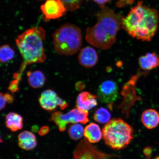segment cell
<instances>
[{
    "mask_svg": "<svg viewBox=\"0 0 159 159\" xmlns=\"http://www.w3.org/2000/svg\"><path fill=\"white\" fill-rule=\"evenodd\" d=\"M5 98L7 101V103L9 104H11L12 103L13 101V98L12 95L8 94V93H6V94H4Z\"/></svg>",
    "mask_w": 159,
    "mask_h": 159,
    "instance_id": "26",
    "label": "cell"
},
{
    "mask_svg": "<svg viewBox=\"0 0 159 159\" xmlns=\"http://www.w3.org/2000/svg\"><path fill=\"white\" fill-rule=\"evenodd\" d=\"M49 129L48 127L47 126H43L42 127L40 130L39 132V134L41 136H43L46 134H47L49 132Z\"/></svg>",
    "mask_w": 159,
    "mask_h": 159,
    "instance_id": "25",
    "label": "cell"
},
{
    "mask_svg": "<svg viewBox=\"0 0 159 159\" xmlns=\"http://www.w3.org/2000/svg\"><path fill=\"white\" fill-rule=\"evenodd\" d=\"M88 1H89V0H88ZM92 1L98 4V5H100V7H101L105 6V4L109 2L111 0H92Z\"/></svg>",
    "mask_w": 159,
    "mask_h": 159,
    "instance_id": "24",
    "label": "cell"
},
{
    "mask_svg": "<svg viewBox=\"0 0 159 159\" xmlns=\"http://www.w3.org/2000/svg\"><path fill=\"white\" fill-rule=\"evenodd\" d=\"M53 45L59 55H72L80 49L82 34L78 27L67 23L56 30L53 34Z\"/></svg>",
    "mask_w": 159,
    "mask_h": 159,
    "instance_id": "4",
    "label": "cell"
},
{
    "mask_svg": "<svg viewBox=\"0 0 159 159\" xmlns=\"http://www.w3.org/2000/svg\"><path fill=\"white\" fill-rule=\"evenodd\" d=\"M7 101L5 98L3 94L1 93L0 94V109L2 110L5 108Z\"/></svg>",
    "mask_w": 159,
    "mask_h": 159,
    "instance_id": "23",
    "label": "cell"
},
{
    "mask_svg": "<svg viewBox=\"0 0 159 159\" xmlns=\"http://www.w3.org/2000/svg\"><path fill=\"white\" fill-rule=\"evenodd\" d=\"M15 55V52L10 46L4 45L1 46L0 49V61L5 63L11 60Z\"/></svg>",
    "mask_w": 159,
    "mask_h": 159,
    "instance_id": "19",
    "label": "cell"
},
{
    "mask_svg": "<svg viewBox=\"0 0 159 159\" xmlns=\"http://www.w3.org/2000/svg\"><path fill=\"white\" fill-rule=\"evenodd\" d=\"M84 128L80 124H75L69 127L68 132L70 136L75 140H78L82 138L84 133Z\"/></svg>",
    "mask_w": 159,
    "mask_h": 159,
    "instance_id": "20",
    "label": "cell"
},
{
    "mask_svg": "<svg viewBox=\"0 0 159 159\" xmlns=\"http://www.w3.org/2000/svg\"><path fill=\"white\" fill-rule=\"evenodd\" d=\"M98 53L93 48L87 47L81 49L78 56L79 63L83 66L91 68L97 64L98 61Z\"/></svg>",
    "mask_w": 159,
    "mask_h": 159,
    "instance_id": "10",
    "label": "cell"
},
{
    "mask_svg": "<svg viewBox=\"0 0 159 159\" xmlns=\"http://www.w3.org/2000/svg\"><path fill=\"white\" fill-rule=\"evenodd\" d=\"M46 32L43 28L35 27L27 30L17 37L16 44L22 57L23 61L18 72L13 75L15 80L19 83L27 65L43 62L46 56L43 48Z\"/></svg>",
    "mask_w": 159,
    "mask_h": 159,
    "instance_id": "3",
    "label": "cell"
},
{
    "mask_svg": "<svg viewBox=\"0 0 159 159\" xmlns=\"http://www.w3.org/2000/svg\"><path fill=\"white\" fill-rule=\"evenodd\" d=\"M111 117V115L107 109L104 108H99L95 111L94 116V120L101 124L108 123Z\"/></svg>",
    "mask_w": 159,
    "mask_h": 159,
    "instance_id": "18",
    "label": "cell"
},
{
    "mask_svg": "<svg viewBox=\"0 0 159 159\" xmlns=\"http://www.w3.org/2000/svg\"><path fill=\"white\" fill-rule=\"evenodd\" d=\"M100 7L96 15L97 23L87 29L85 39L93 46L108 49L116 42L117 33L122 29L124 17L105 6Z\"/></svg>",
    "mask_w": 159,
    "mask_h": 159,
    "instance_id": "1",
    "label": "cell"
},
{
    "mask_svg": "<svg viewBox=\"0 0 159 159\" xmlns=\"http://www.w3.org/2000/svg\"><path fill=\"white\" fill-rule=\"evenodd\" d=\"M152 150L150 148H147L145 150V154H146L147 156L150 155L152 152Z\"/></svg>",
    "mask_w": 159,
    "mask_h": 159,
    "instance_id": "27",
    "label": "cell"
},
{
    "mask_svg": "<svg viewBox=\"0 0 159 159\" xmlns=\"http://www.w3.org/2000/svg\"><path fill=\"white\" fill-rule=\"evenodd\" d=\"M97 98H98V96L90 93H81L77 97L76 108L81 110L88 111L97 106Z\"/></svg>",
    "mask_w": 159,
    "mask_h": 159,
    "instance_id": "11",
    "label": "cell"
},
{
    "mask_svg": "<svg viewBox=\"0 0 159 159\" xmlns=\"http://www.w3.org/2000/svg\"><path fill=\"white\" fill-rule=\"evenodd\" d=\"M7 126L13 132L22 129L23 119L20 115L14 112H10L6 117Z\"/></svg>",
    "mask_w": 159,
    "mask_h": 159,
    "instance_id": "16",
    "label": "cell"
},
{
    "mask_svg": "<svg viewBox=\"0 0 159 159\" xmlns=\"http://www.w3.org/2000/svg\"><path fill=\"white\" fill-rule=\"evenodd\" d=\"M39 102L42 108L48 111L54 110L57 107L63 110L68 105L66 101L60 98L54 91L51 89H48L42 93Z\"/></svg>",
    "mask_w": 159,
    "mask_h": 159,
    "instance_id": "7",
    "label": "cell"
},
{
    "mask_svg": "<svg viewBox=\"0 0 159 159\" xmlns=\"http://www.w3.org/2000/svg\"><path fill=\"white\" fill-rule=\"evenodd\" d=\"M64 5L67 11H73L78 9L83 0H60Z\"/></svg>",
    "mask_w": 159,
    "mask_h": 159,
    "instance_id": "21",
    "label": "cell"
},
{
    "mask_svg": "<svg viewBox=\"0 0 159 159\" xmlns=\"http://www.w3.org/2000/svg\"><path fill=\"white\" fill-rule=\"evenodd\" d=\"M88 115V111L76 108L66 114H63L60 112L53 113L51 115V120L58 126L60 131L63 132L66 129L67 125L69 123L86 124L89 122Z\"/></svg>",
    "mask_w": 159,
    "mask_h": 159,
    "instance_id": "6",
    "label": "cell"
},
{
    "mask_svg": "<svg viewBox=\"0 0 159 159\" xmlns=\"http://www.w3.org/2000/svg\"><path fill=\"white\" fill-rule=\"evenodd\" d=\"M159 23L157 10L143 5L140 1L123 18L122 29L134 38L149 42L156 34Z\"/></svg>",
    "mask_w": 159,
    "mask_h": 159,
    "instance_id": "2",
    "label": "cell"
},
{
    "mask_svg": "<svg viewBox=\"0 0 159 159\" xmlns=\"http://www.w3.org/2000/svg\"><path fill=\"white\" fill-rule=\"evenodd\" d=\"M139 63L143 70H152L159 67V56L155 52L148 53L139 57Z\"/></svg>",
    "mask_w": 159,
    "mask_h": 159,
    "instance_id": "12",
    "label": "cell"
},
{
    "mask_svg": "<svg viewBox=\"0 0 159 159\" xmlns=\"http://www.w3.org/2000/svg\"><path fill=\"white\" fill-rule=\"evenodd\" d=\"M41 9L47 20L56 19L62 16L66 10L60 0H47Z\"/></svg>",
    "mask_w": 159,
    "mask_h": 159,
    "instance_id": "9",
    "label": "cell"
},
{
    "mask_svg": "<svg viewBox=\"0 0 159 159\" xmlns=\"http://www.w3.org/2000/svg\"><path fill=\"white\" fill-rule=\"evenodd\" d=\"M19 83L15 80L12 81L10 83L9 87V90L11 92L14 93L16 92L19 89Z\"/></svg>",
    "mask_w": 159,
    "mask_h": 159,
    "instance_id": "22",
    "label": "cell"
},
{
    "mask_svg": "<svg viewBox=\"0 0 159 159\" xmlns=\"http://www.w3.org/2000/svg\"><path fill=\"white\" fill-rule=\"evenodd\" d=\"M28 81L31 87L34 89H38L44 85L46 79L43 73L39 70L27 72Z\"/></svg>",
    "mask_w": 159,
    "mask_h": 159,
    "instance_id": "17",
    "label": "cell"
},
{
    "mask_svg": "<svg viewBox=\"0 0 159 159\" xmlns=\"http://www.w3.org/2000/svg\"><path fill=\"white\" fill-rule=\"evenodd\" d=\"M84 135L89 142L96 143L101 140L102 132L98 125L92 123L85 127Z\"/></svg>",
    "mask_w": 159,
    "mask_h": 159,
    "instance_id": "15",
    "label": "cell"
},
{
    "mask_svg": "<svg viewBox=\"0 0 159 159\" xmlns=\"http://www.w3.org/2000/svg\"><path fill=\"white\" fill-rule=\"evenodd\" d=\"M159 159V156L156 157V158L152 159Z\"/></svg>",
    "mask_w": 159,
    "mask_h": 159,
    "instance_id": "28",
    "label": "cell"
},
{
    "mask_svg": "<svg viewBox=\"0 0 159 159\" xmlns=\"http://www.w3.org/2000/svg\"><path fill=\"white\" fill-rule=\"evenodd\" d=\"M118 85L116 82L111 80L105 81L99 85L97 96L102 102L112 103L118 98Z\"/></svg>",
    "mask_w": 159,
    "mask_h": 159,
    "instance_id": "8",
    "label": "cell"
},
{
    "mask_svg": "<svg viewBox=\"0 0 159 159\" xmlns=\"http://www.w3.org/2000/svg\"><path fill=\"white\" fill-rule=\"evenodd\" d=\"M38 1H43V0H38Z\"/></svg>",
    "mask_w": 159,
    "mask_h": 159,
    "instance_id": "29",
    "label": "cell"
},
{
    "mask_svg": "<svg viewBox=\"0 0 159 159\" xmlns=\"http://www.w3.org/2000/svg\"><path fill=\"white\" fill-rule=\"evenodd\" d=\"M132 127L121 119H113L105 125L102 135L107 146L115 150L126 147L134 138Z\"/></svg>",
    "mask_w": 159,
    "mask_h": 159,
    "instance_id": "5",
    "label": "cell"
},
{
    "mask_svg": "<svg viewBox=\"0 0 159 159\" xmlns=\"http://www.w3.org/2000/svg\"><path fill=\"white\" fill-rule=\"evenodd\" d=\"M19 146L26 150H31L37 145V141L35 135L29 131L21 132L18 136Z\"/></svg>",
    "mask_w": 159,
    "mask_h": 159,
    "instance_id": "14",
    "label": "cell"
},
{
    "mask_svg": "<svg viewBox=\"0 0 159 159\" xmlns=\"http://www.w3.org/2000/svg\"><path fill=\"white\" fill-rule=\"evenodd\" d=\"M141 120L147 128H155L159 124V113L154 109H147L142 113Z\"/></svg>",
    "mask_w": 159,
    "mask_h": 159,
    "instance_id": "13",
    "label": "cell"
}]
</instances>
